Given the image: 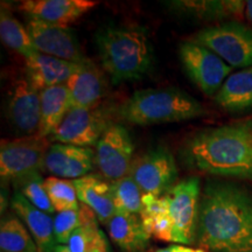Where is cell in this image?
<instances>
[{
    "label": "cell",
    "instance_id": "obj_1",
    "mask_svg": "<svg viewBox=\"0 0 252 252\" xmlns=\"http://www.w3.org/2000/svg\"><path fill=\"white\" fill-rule=\"evenodd\" d=\"M196 239L213 252H252V190L234 182L208 181Z\"/></svg>",
    "mask_w": 252,
    "mask_h": 252
},
{
    "label": "cell",
    "instance_id": "obj_2",
    "mask_svg": "<svg viewBox=\"0 0 252 252\" xmlns=\"http://www.w3.org/2000/svg\"><path fill=\"white\" fill-rule=\"evenodd\" d=\"M182 157L188 166L208 174L252 179V122L198 132L186 143Z\"/></svg>",
    "mask_w": 252,
    "mask_h": 252
},
{
    "label": "cell",
    "instance_id": "obj_3",
    "mask_svg": "<svg viewBox=\"0 0 252 252\" xmlns=\"http://www.w3.org/2000/svg\"><path fill=\"white\" fill-rule=\"evenodd\" d=\"M96 45L113 84L139 80L152 65L153 49L143 28L106 26L97 32Z\"/></svg>",
    "mask_w": 252,
    "mask_h": 252
},
{
    "label": "cell",
    "instance_id": "obj_4",
    "mask_svg": "<svg viewBox=\"0 0 252 252\" xmlns=\"http://www.w3.org/2000/svg\"><path fill=\"white\" fill-rule=\"evenodd\" d=\"M204 113L202 104L176 88L137 91L118 108L119 118L137 125L188 121Z\"/></svg>",
    "mask_w": 252,
    "mask_h": 252
},
{
    "label": "cell",
    "instance_id": "obj_5",
    "mask_svg": "<svg viewBox=\"0 0 252 252\" xmlns=\"http://www.w3.org/2000/svg\"><path fill=\"white\" fill-rule=\"evenodd\" d=\"M190 41L210 49L231 68L252 67V30L243 24L231 21L203 28Z\"/></svg>",
    "mask_w": 252,
    "mask_h": 252
},
{
    "label": "cell",
    "instance_id": "obj_6",
    "mask_svg": "<svg viewBox=\"0 0 252 252\" xmlns=\"http://www.w3.org/2000/svg\"><path fill=\"white\" fill-rule=\"evenodd\" d=\"M49 143L40 135H26L14 140H2L0 146V175L2 181L20 184L39 175Z\"/></svg>",
    "mask_w": 252,
    "mask_h": 252
},
{
    "label": "cell",
    "instance_id": "obj_7",
    "mask_svg": "<svg viewBox=\"0 0 252 252\" xmlns=\"http://www.w3.org/2000/svg\"><path fill=\"white\" fill-rule=\"evenodd\" d=\"M172 220V242L188 245L196 239L200 210V179L191 176L175 185L168 193Z\"/></svg>",
    "mask_w": 252,
    "mask_h": 252
},
{
    "label": "cell",
    "instance_id": "obj_8",
    "mask_svg": "<svg viewBox=\"0 0 252 252\" xmlns=\"http://www.w3.org/2000/svg\"><path fill=\"white\" fill-rule=\"evenodd\" d=\"M180 60L188 77L207 96L219 93L232 70L219 55L191 41L181 43Z\"/></svg>",
    "mask_w": 252,
    "mask_h": 252
},
{
    "label": "cell",
    "instance_id": "obj_9",
    "mask_svg": "<svg viewBox=\"0 0 252 252\" xmlns=\"http://www.w3.org/2000/svg\"><path fill=\"white\" fill-rule=\"evenodd\" d=\"M143 194L162 196L174 187L178 168L173 154L166 147H157L138 157L130 173Z\"/></svg>",
    "mask_w": 252,
    "mask_h": 252
},
{
    "label": "cell",
    "instance_id": "obj_10",
    "mask_svg": "<svg viewBox=\"0 0 252 252\" xmlns=\"http://www.w3.org/2000/svg\"><path fill=\"white\" fill-rule=\"evenodd\" d=\"M134 145L124 126L111 124L96 145L94 161L104 178L118 180L130 173Z\"/></svg>",
    "mask_w": 252,
    "mask_h": 252
},
{
    "label": "cell",
    "instance_id": "obj_11",
    "mask_svg": "<svg viewBox=\"0 0 252 252\" xmlns=\"http://www.w3.org/2000/svg\"><path fill=\"white\" fill-rule=\"evenodd\" d=\"M26 30L39 53L78 64L89 61L81 48L76 34L68 26L31 19Z\"/></svg>",
    "mask_w": 252,
    "mask_h": 252
},
{
    "label": "cell",
    "instance_id": "obj_12",
    "mask_svg": "<svg viewBox=\"0 0 252 252\" xmlns=\"http://www.w3.org/2000/svg\"><path fill=\"white\" fill-rule=\"evenodd\" d=\"M106 127L108 125L98 110L71 108L53 133L52 139L59 144L78 147L93 146L98 143Z\"/></svg>",
    "mask_w": 252,
    "mask_h": 252
},
{
    "label": "cell",
    "instance_id": "obj_13",
    "mask_svg": "<svg viewBox=\"0 0 252 252\" xmlns=\"http://www.w3.org/2000/svg\"><path fill=\"white\" fill-rule=\"evenodd\" d=\"M94 156L89 147L54 144L47 151L43 168L56 178L80 179L93 171Z\"/></svg>",
    "mask_w": 252,
    "mask_h": 252
},
{
    "label": "cell",
    "instance_id": "obj_14",
    "mask_svg": "<svg viewBox=\"0 0 252 252\" xmlns=\"http://www.w3.org/2000/svg\"><path fill=\"white\" fill-rule=\"evenodd\" d=\"M8 117L15 130L23 134H37L41 124L40 91L27 80L13 84L8 102Z\"/></svg>",
    "mask_w": 252,
    "mask_h": 252
},
{
    "label": "cell",
    "instance_id": "obj_15",
    "mask_svg": "<svg viewBox=\"0 0 252 252\" xmlns=\"http://www.w3.org/2000/svg\"><path fill=\"white\" fill-rule=\"evenodd\" d=\"M97 5L91 0H26L19 6L31 19L68 26Z\"/></svg>",
    "mask_w": 252,
    "mask_h": 252
},
{
    "label": "cell",
    "instance_id": "obj_16",
    "mask_svg": "<svg viewBox=\"0 0 252 252\" xmlns=\"http://www.w3.org/2000/svg\"><path fill=\"white\" fill-rule=\"evenodd\" d=\"M78 68V63L65 61L39 52L26 59L27 81L37 91L67 84L69 78Z\"/></svg>",
    "mask_w": 252,
    "mask_h": 252
},
{
    "label": "cell",
    "instance_id": "obj_17",
    "mask_svg": "<svg viewBox=\"0 0 252 252\" xmlns=\"http://www.w3.org/2000/svg\"><path fill=\"white\" fill-rule=\"evenodd\" d=\"M11 207L24 222L40 252H54L56 244L54 236V219L33 206L20 191H15Z\"/></svg>",
    "mask_w": 252,
    "mask_h": 252
},
{
    "label": "cell",
    "instance_id": "obj_18",
    "mask_svg": "<svg viewBox=\"0 0 252 252\" xmlns=\"http://www.w3.org/2000/svg\"><path fill=\"white\" fill-rule=\"evenodd\" d=\"M78 201L86 204L103 224H109L116 215L111 184L99 175L88 174L72 181Z\"/></svg>",
    "mask_w": 252,
    "mask_h": 252
},
{
    "label": "cell",
    "instance_id": "obj_19",
    "mask_svg": "<svg viewBox=\"0 0 252 252\" xmlns=\"http://www.w3.org/2000/svg\"><path fill=\"white\" fill-rule=\"evenodd\" d=\"M70 94L71 108L94 109L103 97L105 82L102 71L88 61L80 64V68L67 82Z\"/></svg>",
    "mask_w": 252,
    "mask_h": 252
},
{
    "label": "cell",
    "instance_id": "obj_20",
    "mask_svg": "<svg viewBox=\"0 0 252 252\" xmlns=\"http://www.w3.org/2000/svg\"><path fill=\"white\" fill-rule=\"evenodd\" d=\"M108 225L110 238L123 252H144L149 247L151 235L139 215L117 213Z\"/></svg>",
    "mask_w": 252,
    "mask_h": 252
},
{
    "label": "cell",
    "instance_id": "obj_21",
    "mask_svg": "<svg viewBox=\"0 0 252 252\" xmlns=\"http://www.w3.org/2000/svg\"><path fill=\"white\" fill-rule=\"evenodd\" d=\"M41 124L37 135L46 138L59 127L71 109L70 94L67 84L56 86L40 91Z\"/></svg>",
    "mask_w": 252,
    "mask_h": 252
},
{
    "label": "cell",
    "instance_id": "obj_22",
    "mask_svg": "<svg viewBox=\"0 0 252 252\" xmlns=\"http://www.w3.org/2000/svg\"><path fill=\"white\" fill-rule=\"evenodd\" d=\"M216 103L226 111L239 112L252 108V67L226 78L215 96Z\"/></svg>",
    "mask_w": 252,
    "mask_h": 252
},
{
    "label": "cell",
    "instance_id": "obj_23",
    "mask_svg": "<svg viewBox=\"0 0 252 252\" xmlns=\"http://www.w3.org/2000/svg\"><path fill=\"white\" fill-rule=\"evenodd\" d=\"M139 216L151 236L159 241L172 242V220L167 194L162 196L144 194Z\"/></svg>",
    "mask_w": 252,
    "mask_h": 252
},
{
    "label": "cell",
    "instance_id": "obj_24",
    "mask_svg": "<svg viewBox=\"0 0 252 252\" xmlns=\"http://www.w3.org/2000/svg\"><path fill=\"white\" fill-rule=\"evenodd\" d=\"M172 9L181 14H189L200 19L239 18L243 14L247 2L238 0H202V1H171Z\"/></svg>",
    "mask_w": 252,
    "mask_h": 252
},
{
    "label": "cell",
    "instance_id": "obj_25",
    "mask_svg": "<svg viewBox=\"0 0 252 252\" xmlns=\"http://www.w3.org/2000/svg\"><path fill=\"white\" fill-rule=\"evenodd\" d=\"M1 252H37L39 248L26 225L14 214H6L0 223Z\"/></svg>",
    "mask_w": 252,
    "mask_h": 252
},
{
    "label": "cell",
    "instance_id": "obj_26",
    "mask_svg": "<svg viewBox=\"0 0 252 252\" xmlns=\"http://www.w3.org/2000/svg\"><path fill=\"white\" fill-rule=\"evenodd\" d=\"M0 36L8 48L17 52L25 59L37 53L26 28L4 5L0 11Z\"/></svg>",
    "mask_w": 252,
    "mask_h": 252
},
{
    "label": "cell",
    "instance_id": "obj_27",
    "mask_svg": "<svg viewBox=\"0 0 252 252\" xmlns=\"http://www.w3.org/2000/svg\"><path fill=\"white\" fill-rule=\"evenodd\" d=\"M116 214L140 215L143 206V191L130 174L111 182Z\"/></svg>",
    "mask_w": 252,
    "mask_h": 252
},
{
    "label": "cell",
    "instance_id": "obj_28",
    "mask_svg": "<svg viewBox=\"0 0 252 252\" xmlns=\"http://www.w3.org/2000/svg\"><path fill=\"white\" fill-rule=\"evenodd\" d=\"M96 220L98 219L94 215V213L83 203H81L78 209L58 213V215L54 217V236L56 244L67 245L69 238L78 228Z\"/></svg>",
    "mask_w": 252,
    "mask_h": 252
},
{
    "label": "cell",
    "instance_id": "obj_29",
    "mask_svg": "<svg viewBox=\"0 0 252 252\" xmlns=\"http://www.w3.org/2000/svg\"><path fill=\"white\" fill-rule=\"evenodd\" d=\"M67 245L71 252H111L106 236L98 228V220L78 228Z\"/></svg>",
    "mask_w": 252,
    "mask_h": 252
},
{
    "label": "cell",
    "instance_id": "obj_30",
    "mask_svg": "<svg viewBox=\"0 0 252 252\" xmlns=\"http://www.w3.org/2000/svg\"><path fill=\"white\" fill-rule=\"evenodd\" d=\"M43 186L56 212L62 213L80 208L81 204H78L76 188L72 181L50 176L46 179Z\"/></svg>",
    "mask_w": 252,
    "mask_h": 252
},
{
    "label": "cell",
    "instance_id": "obj_31",
    "mask_svg": "<svg viewBox=\"0 0 252 252\" xmlns=\"http://www.w3.org/2000/svg\"><path fill=\"white\" fill-rule=\"evenodd\" d=\"M43 182L40 174L32 176V178L27 179L17 186L20 188V193L24 195L25 197L27 198L30 202L35 206L37 209L42 210L43 213L48 214V215H53L56 210L55 208L53 207L52 201L47 194L45 186H43Z\"/></svg>",
    "mask_w": 252,
    "mask_h": 252
},
{
    "label": "cell",
    "instance_id": "obj_32",
    "mask_svg": "<svg viewBox=\"0 0 252 252\" xmlns=\"http://www.w3.org/2000/svg\"><path fill=\"white\" fill-rule=\"evenodd\" d=\"M156 252H207L204 250H201V249H193V248H188L186 245H181V244H174V245H169V247L160 249V250H157Z\"/></svg>",
    "mask_w": 252,
    "mask_h": 252
},
{
    "label": "cell",
    "instance_id": "obj_33",
    "mask_svg": "<svg viewBox=\"0 0 252 252\" xmlns=\"http://www.w3.org/2000/svg\"><path fill=\"white\" fill-rule=\"evenodd\" d=\"M245 14H247V18L249 19V21L252 24V0H249V1H247Z\"/></svg>",
    "mask_w": 252,
    "mask_h": 252
},
{
    "label": "cell",
    "instance_id": "obj_34",
    "mask_svg": "<svg viewBox=\"0 0 252 252\" xmlns=\"http://www.w3.org/2000/svg\"><path fill=\"white\" fill-rule=\"evenodd\" d=\"M54 252H71V251H70V249L68 248V245L58 244L54 249Z\"/></svg>",
    "mask_w": 252,
    "mask_h": 252
},
{
    "label": "cell",
    "instance_id": "obj_35",
    "mask_svg": "<svg viewBox=\"0 0 252 252\" xmlns=\"http://www.w3.org/2000/svg\"><path fill=\"white\" fill-rule=\"evenodd\" d=\"M37 252H40V251H37Z\"/></svg>",
    "mask_w": 252,
    "mask_h": 252
}]
</instances>
